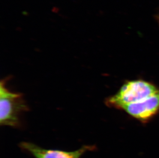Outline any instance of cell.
<instances>
[{
  "label": "cell",
  "mask_w": 159,
  "mask_h": 158,
  "mask_svg": "<svg viewBox=\"0 0 159 158\" xmlns=\"http://www.w3.org/2000/svg\"><path fill=\"white\" fill-rule=\"evenodd\" d=\"M21 149L34 158H80L86 152L94 151V145H84L80 149L72 151L57 149H46L30 142H21Z\"/></svg>",
  "instance_id": "3"
},
{
  "label": "cell",
  "mask_w": 159,
  "mask_h": 158,
  "mask_svg": "<svg viewBox=\"0 0 159 158\" xmlns=\"http://www.w3.org/2000/svg\"><path fill=\"white\" fill-rule=\"evenodd\" d=\"M159 90L153 84L143 80L131 81L107 100L108 105L120 108L126 105L136 103L156 94Z\"/></svg>",
  "instance_id": "2"
},
{
  "label": "cell",
  "mask_w": 159,
  "mask_h": 158,
  "mask_svg": "<svg viewBox=\"0 0 159 158\" xmlns=\"http://www.w3.org/2000/svg\"><path fill=\"white\" fill-rule=\"evenodd\" d=\"M29 107L19 93L9 91L2 81L0 85V124L13 127L21 126L20 116Z\"/></svg>",
  "instance_id": "1"
},
{
  "label": "cell",
  "mask_w": 159,
  "mask_h": 158,
  "mask_svg": "<svg viewBox=\"0 0 159 158\" xmlns=\"http://www.w3.org/2000/svg\"><path fill=\"white\" fill-rule=\"evenodd\" d=\"M120 109L137 119L148 120L159 111V91L141 101L123 106Z\"/></svg>",
  "instance_id": "4"
}]
</instances>
